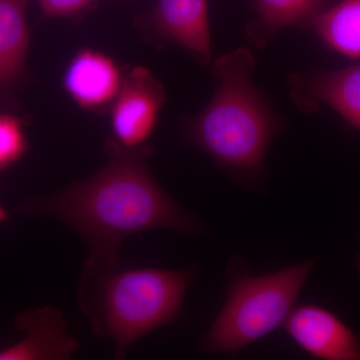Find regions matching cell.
<instances>
[{"instance_id": "30bf717a", "label": "cell", "mask_w": 360, "mask_h": 360, "mask_svg": "<svg viewBox=\"0 0 360 360\" xmlns=\"http://www.w3.org/2000/svg\"><path fill=\"white\" fill-rule=\"evenodd\" d=\"M122 78L115 61L98 51L78 52L65 71L63 84L80 106L101 108L115 101Z\"/></svg>"}, {"instance_id": "277c9868", "label": "cell", "mask_w": 360, "mask_h": 360, "mask_svg": "<svg viewBox=\"0 0 360 360\" xmlns=\"http://www.w3.org/2000/svg\"><path fill=\"white\" fill-rule=\"evenodd\" d=\"M319 258L255 276L245 260L232 258L227 266V298L203 338L208 354L238 355L284 324Z\"/></svg>"}, {"instance_id": "2e32d148", "label": "cell", "mask_w": 360, "mask_h": 360, "mask_svg": "<svg viewBox=\"0 0 360 360\" xmlns=\"http://www.w3.org/2000/svg\"><path fill=\"white\" fill-rule=\"evenodd\" d=\"M7 213L6 210H4L1 205H0V222L6 221L7 219Z\"/></svg>"}, {"instance_id": "ba28073f", "label": "cell", "mask_w": 360, "mask_h": 360, "mask_svg": "<svg viewBox=\"0 0 360 360\" xmlns=\"http://www.w3.org/2000/svg\"><path fill=\"white\" fill-rule=\"evenodd\" d=\"M150 22L158 39L186 49L203 66L210 63L207 0H158Z\"/></svg>"}, {"instance_id": "5b68a950", "label": "cell", "mask_w": 360, "mask_h": 360, "mask_svg": "<svg viewBox=\"0 0 360 360\" xmlns=\"http://www.w3.org/2000/svg\"><path fill=\"white\" fill-rule=\"evenodd\" d=\"M165 103V89L148 70L135 68L127 73L111 110V127L118 144L136 148L148 141Z\"/></svg>"}, {"instance_id": "3957f363", "label": "cell", "mask_w": 360, "mask_h": 360, "mask_svg": "<svg viewBox=\"0 0 360 360\" xmlns=\"http://www.w3.org/2000/svg\"><path fill=\"white\" fill-rule=\"evenodd\" d=\"M84 269L78 304L94 333L115 342L122 359L134 343L181 312L198 269Z\"/></svg>"}, {"instance_id": "ac0fdd59", "label": "cell", "mask_w": 360, "mask_h": 360, "mask_svg": "<svg viewBox=\"0 0 360 360\" xmlns=\"http://www.w3.org/2000/svg\"><path fill=\"white\" fill-rule=\"evenodd\" d=\"M26 1H28V0H26Z\"/></svg>"}, {"instance_id": "8992f818", "label": "cell", "mask_w": 360, "mask_h": 360, "mask_svg": "<svg viewBox=\"0 0 360 360\" xmlns=\"http://www.w3.org/2000/svg\"><path fill=\"white\" fill-rule=\"evenodd\" d=\"M288 87L302 112L314 113L326 104L360 132V63L338 70L293 73Z\"/></svg>"}, {"instance_id": "9a60e30c", "label": "cell", "mask_w": 360, "mask_h": 360, "mask_svg": "<svg viewBox=\"0 0 360 360\" xmlns=\"http://www.w3.org/2000/svg\"><path fill=\"white\" fill-rule=\"evenodd\" d=\"M92 0H39L45 18L72 15L85 8Z\"/></svg>"}, {"instance_id": "5bb4252c", "label": "cell", "mask_w": 360, "mask_h": 360, "mask_svg": "<svg viewBox=\"0 0 360 360\" xmlns=\"http://www.w3.org/2000/svg\"><path fill=\"white\" fill-rule=\"evenodd\" d=\"M25 150L20 122L13 116L0 115V169L20 160Z\"/></svg>"}, {"instance_id": "4fadbf2b", "label": "cell", "mask_w": 360, "mask_h": 360, "mask_svg": "<svg viewBox=\"0 0 360 360\" xmlns=\"http://www.w3.org/2000/svg\"><path fill=\"white\" fill-rule=\"evenodd\" d=\"M311 27L331 49L348 58H360V0H341L328 6Z\"/></svg>"}, {"instance_id": "6da1fadb", "label": "cell", "mask_w": 360, "mask_h": 360, "mask_svg": "<svg viewBox=\"0 0 360 360\" xmlns=\"http://www.w3.org/2000/svg\"><path fill=\"white\" fill-rule=\"evenodd\" d=\"M110 160L99 172L56 195L26 203L21 212L60 220L86 241L84 269H116L123 240L153 229L201 236L196 215L175 202L158 184L143 151L110 143Z\"/></svg>"}, {"instance_id": "7a4b0ae2", "label": "cell", "mask_w": 360, "mask_h": 360, "mask_svg": "<svg viewBox=\"0 0 360 360\" xmlns=\"http://www.w3.org/2000/svg\"><path fill=\"white\" fill-rule=\"evenodd\" d=\"M255 65L245 47L217 59L212 68L214 94L187 127L194 146L250 188L262 186L267 150L281 129V118L253 82Z\"/></svg>"}, {"instance_id": "7c38bea8", "label": "cell", "mask_w": 360, "mask_h": 360, "mask_svg": "<svg viewBox=\"0 0 360 360\" xmlns=\"http://www.w3.org/2000/svg\"><path fill=\"white\" fill-rule=\"evenodd\" d=\"M26 0H0V90L20 82L30 46Z\"/></svg>"}, {"instance_id": "52a82bcc", "label": "cell", "mask_w": 360, "mask_h": 360, "mask_svg": "<svg viewBox=\"0 0 360 360\" xmlns=\"http://www.w3.org/2000/svg\"><path fill=\"white\" fill-rule=\"evenodd\" d=\"M284 328L296 345L315 359L360 360V336L324 307H296L284 322Z\"/></svg>"}, {"instance_id": "8fae6325", "label": "cell", "mask_w": 360, "mask_h": 360, "mask_svg": "<svg viewBox=\"0 0 360 360\" xmlns=\"http://www.w3.org/2000/svg\"><path fill=\"white\" fill-rule=\"evenodd\" d=\"M328 0H255L257 18L245 30L248 41L258 49L269 46L278 32L288 27H311L328 7Z\"/></svg>"}, {"instance_id": "9c48e42d", "label": "cell", "mask_w": 360, "mask_h": 360, "mask_svg": "<svg viewBox=\"0 0 360 360\" xmlns=\"http://www.w3.org/2000/svg\"><path fill=\"white\" fill-rule=\"evenodd\" d=\"M26 338L18 345L0 350V360L68 359L79 343L66 333L63 314L51 307L33 310L18 319Z\"/></svg>"}, {"instance_id": "e0dca14e", "label": "cell", "mask_w": 360, "mask_h": 360, "mask_svg": "<svg viewBox=\"0 0 360 360\" xmlns=\"http://www.w3.org/2000/svg\"><path fill=\"white\" fill-rule=\"evenodd\" d=\"M359 248H360V236H359ZM355 265H356L357 274H359V276L360 278V248L359 251V255L356 257V262H355Z\"/></svg>"}]
</instances>
